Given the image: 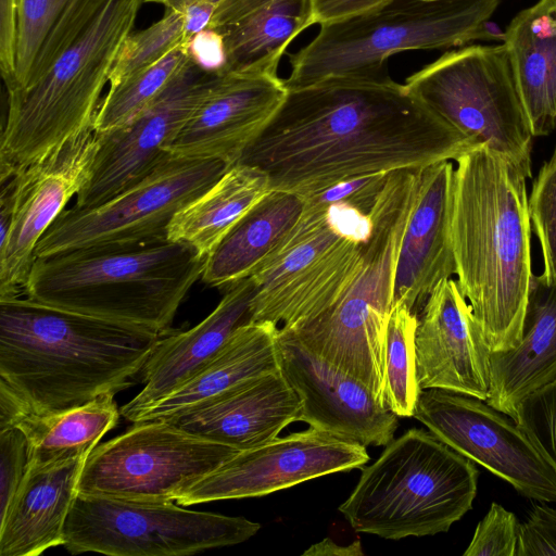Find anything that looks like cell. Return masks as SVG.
Wrapping results in <instances>:
<instances>
[{"label":"cell","instance_id":"obj_37","mask_svg":"<svg viewBox=\"0 0 556 556\" xmlns=\"http://www.w3.org/2000/svg\"><path fill=\"white\" fill-rule=\"evenodd\" d=\"M511 418L556 473V378L526 396Z\"/></svg>","mask_w":556,"mask_h":556},{"label":"cell","instance_id":"obj_42","mask_svg":"<svg viewBox=\"0 0 556 556\" xmlns=\"http://www.w3.org/2000/svg\"><path fill=\"white\" fill-rule=\"evenodd\" d=\"M20 0H0V70L5 88L15 74Z\"/></svg>","mask_w":556,"mask_h":556},{"label":"cell","instance_id":"obj_19","mask_svg":"<svg viewBox=\"0 0 556 556\" xmlns=\"http://www.w3.org/2000/svg\"><path fill=\"white\" fill-rule=\"evenodd\" d=\"M415 349L421 390L441 389L488 400L492 351L452 277L435 286L422 307Z\"/></svg>","mask_w":556,"mask_h":556},{"label":"cell","instance_id":"obj_1","mask_svg":"<svg viewBox=\"0 0 556 556\" xmlns=\"http://www.w3.org/2000/svg\"><path fill=\"white\" fill-rule=\"evenodd\" d=\"M479 146L390 78L332 77L287 94L237 163L299 195L376 172L456 161Z\"/></svg>","mask_w":556,"mask_h":556},{"label":"cell","instance_id":"obj_10","mask_svg":"<svg viewBox=\"0 0 556 556\" xmlns=\"http://www.w3.org/2000/svg\"><path fill=\"white\" fill-rule=\"evenodd\" d=\"M404 86L447 124L532 177L533 135L504 42L447 52L408 76Z\"/></svg>","mask_w":556,"mask_h":556},{"label":"cell","instance_id":"obj_29","mask_svg":"<svg viewBox=\"0 0 556 556\" xmlns=\"http://www.w3.org/2000/svg\"><path fill=\"white\" fill-rule=\"evenodd\" d=\"M519 92L533 137L556 129V0L520 11L505 30Z\"/></svg>","mask_w":556,"mask_h":556},{"label":"cell","instance_id":"obj_45","mask_svg":"<svg viewBox=\"0 0 556 556\" xmlns=\"http://www.w3.org/2000/svg\"><path fill=\"white\" fill-rule=\"evenodd\" d=\"M220 0H191L182 9L186 39L189 41L206 29Z\"/></svg>","mask_w":556,"mask_h":556},{"label":"cell","instance_id":"obj_23","mask_svg":"<svg viewBox=\"0 0 556 556\" xmlns=\"http://www.w3.org/2000/svg\"><path fill=\"white\" fill-rule=\"evenodd\" d=\"M215 309L193 328L163 336L143 369V389L122 406L121 415L135 422L146 409L203 369L235 331L251 323L253 285L249 278L225 288Z\"/></svg>","mask_w":556,"mask_h":556},{"label":"cell","instance_id":"obj_20","mask_svg":"<svg viewBox=\"0 0 556 556\" xmlns=\"http://www.w3.org/2000/svg\"><path fill=\"white\" fill-rule=\"evenodd\" d=\"M286 94L283 79L274 74H218L165 151L233 165L268 124Z\"/></svg>","mask_w":556,"mask_h":556},{"label":"cell","instance_id":"obj_13","mask_svg":"<svg viewBox=\"0 0 556 556\" xmlns=\"http://www.w3.org/2000/svg\"><path fill=\"white\" fill-rule=\"evenodd\" d=\"M239 451L190 434L165 420L132 422L96 445L83 467L78 493L166 503Z\"/></svg>","mask_w":556,"mask_h":556},{"label":"cell","instance_id":"obj_7","mask_svg":"<svg viewBox=\"0 0 556 556\" xmlns=\"http://www.w3.org/2000/svg\"><path fill=\"white\" fill-rule=\"evenodd\" d=\"M143 0H111L92 26L30 88L8 94L0 141L4 181L93 126L118 49Z\"/></svg>","mask_w":556,"mask_h":556},{"label":"cell","instance_id":"obj_46","mask_svg":"<svg viewBox=\"0 0 556 556\" xmlns=\"http://www.w3.org/2000/svg\"><path fill=\"white\" fill-rule=\"evenodd\" d=\"M359 554L353 551V546L342 547L332 542L329 539H325L324 541L311 546L307 551L303 553L306 555H355Z\"/></svg>","mask_w":556,"mask_h":556},{"label":"cell","instance_id":"obj_40","mask_svg":"<svg viewBox=\"0 0 556 556\" xmlns=\"http://www.w3.org/2000/svg\"><path fill=\"white\" fill-rule=\"evenodd\" d=\"M30 466L29 444L16 427L0 429V517L10 507Z\"/></svg>","mask_w":556,"mask_h":556},{"label":"cell","instance_id":"obj_36","mask_svg":"<svg viewBox=\"0 0 556 556\" xmlns=\"http://www.w3.org/2000/svg\"><path fill=\"white\" fill-rule=\"evenodd\" d=\"M532 231L539 240L546 282L556 281V147L533 179L528 197Z\"/></svg>","mask_w":556,"mask_h":556},{"label":"cell","instance_id":"obj_32","mask_svg":"<svg viewBox=\"0 0 556 556\" xmlns=\"http://www.w3.org/2000/svg\"><path fill=\"white\" fill-rule=\"evenodd\" d=\"M271 191L265 173L236 163L172 218L167 239L208 257L237 223Z\"/></svg>","mask_w":556,"mask_h":556},{"label":"cell","instance_id":"obj_15","mask_svg":"<svg viewBox=\"0 0 556 556\" xmlns=\"http://www.w3.org/2000/svg\"><path fill=\"white\" fill-rule=\"evenodd\" d=\"M98 138L93 126L43 159L1 181L9 228L0 231V300L24 295L45 232L88 182Z\"/></svg>","mask_w":556,"mask_h":556},{"label":"cell","instance_id":"obj_41","mask_svg":"<svg viewBox=\"0 0 556 556\" xmlns=\"http://www.w3.org/2000/svg\"><path fill=\"white\" fill-rule=\"evenodd\" d=\"M516 556H556V509L534 505L520 523Z\"/></svg>","mask_w":556,"mask_h":556},{"label":"cell","instance_id":"obj_16","mask_svg":"<svg viewBox=\"0 0 556 556\" xmlns=\"http://www.w3.org/2000/svg\"><path fill=\"white\" fill-rule=\"evenodd\" d=\"M218 73L191 58L168 87L127 124L97 132L88 182L73 205H98L147 176L205 97Z\"/></svg>","mask_w":556,"mask_h":556},{"label":"cell","instance_id":"obj_9","mask_svg":"<svg viewBox=\"0 0 556 556\" xmlns=\"http://www.w3.org/2000/svg\"><path fill=\"white\" fill-rule=\"evenodd\" d=\"M372 230L370 215L336 204L301 215L277 252L251 276V321L289 329L330 307L348 289Z\"/></svg>","mask_w":556,"mask_h":556},{"label":"cell","instance_id":"obj_47","mask_svg":"<svg viewBox=\"0 0 556 556\" xmlns=\"http://www.w3.org/2000/svg\"><path fill=\"white\" fill-rule=\"evenodd\" d=\"M191 0H143V2H151L164 5L167 10H181Z\"/></svg>","mask_w":556,"mask_h":556},{"label":"cell","instance_id":"obj_3","mask_svg":"<svg viewBox=\"0 0 556 556\" xmlns=\"http://www.w3.org/2000/svg\"><path fill=\"white\" fill-rule=\"evenodd\" d=\"M163 336L48 305L0 300V379L33 409H73L132 384Z\"/></svg>","mask_w":556,"mask_h":556},{"label":"cell","instance_id":"obj_22","mask_svg":"<svg viewBox=\"0 0 556 556\" xmlns=\"http://www.w3.org/2000/svg\"><path fill=\"white\" fill-rule=\"evenodd\" d=\"M301 405L279 370L248 379L163 420L190 434L243 451L277 438L298 421Z\"/></svg>","mask_w":556,"mask_h":556},{"label":"cell","instance_id":"obj_25","mask_svg":"<svg viewBox=\"0 0 556 556\" xmlns=\"http://www.w3.org/2000/svg\"><path fill=\"white\" fill-rule=\"evenodd\" d=\"M313 24L311 0H220L206 28L222 38L223 73L277 75L289 45Z\"/></svg>","mask_w":556,"mask_h":556},{"label":"cell","instance_id":"obj_31","mask_svg":"<svg viewBox=\"0 0 556 556\" xmlns=\"http://www.w3.org/2000/svg\"><path fill=\"white\" fill-rule=\"evenodd\" d=\"M302 208L301 195L271 190L210 254L201 279L225 289L249 278L277 252L296 225Z\"/></svg>","mask_w":556,"mask_h":556},{"label":"cell","instance_id":"obj_24","mask_svg":"<svg viewBox=\"0 0 556 556\" xmlns=\"http://www.w3.org/2000/svg\"><path fill=\"white\" fill-rule=\"evenodd\" d=\"M89 453L30 463L10 507L0 517L1 556H37L64 545L66 519Z\"/></svg>","mask_w":556,"mask_h":556},{"label":"cell","instance_id":"obj_38","mask_svg":"<svg viewBox=\"0 0 556 556\" xmlns=\"http://www.w3.org/2000/svg\"><path fill=\"white\" fill-rule=\"evenodd\" d=\"M389 173L376 172L358 175L340 180L320 190L302 194L303 208L301 215H320L328 207L336 204H348L369 214Z\"/></svg>","mask_w":556,"mask_h":556},{"label":"cell","instance_id":"obj_2","mask_svg":"<svg viewBox=\"0 0 556 556\" xmlns=\"http://www.w3.org/2000/svg\"><path fill=\"white\" fill-rule=\"evenodd\" d=\"M451 220L459 289L492 352L518 344L532 273L527 173L479 144L456 161Z\"/></svg>","mask_w":556,"mask_h":556},{"label":"cell","instance_id":"obj_5","mask_svg":"<svg viewBox=\"0 0 556 556\" xmlns=\"http://www.w3.org/2000/svg\"><path fill=\"white\" fill-rule=\"evenodd\" d=\"M419 169L390 172L369 215L371 235L343 294L315 318L279 333L366 384L384 404V348L400 245ZM387 407V406H386Z\"/></svg>","mask_w":556,"mask_h":556},{"label":"cell","instance_id":"obj_27","mask_svg":"<svg viewBox=\"0 0 556 556\" xmlns=\"http://www.w3.org/2000/svg\"><path fill=\"white\" fill-rule=\"evenodd\" d=\"M278 336V326L268 321L239 327L203 369L141 413L135 422L167 419L248 379L279 371Z\"/></svg>","mask_w":556,"mask_h":556},{"label":"cell","instance_id":"obj_18","mask_svg":"<svg viewBox=\"0 0 556 556\" xmlns=\"http://www.w3.org/2000/svg\"><path fill=\"white\" fill-rule=\"evenodd\" d=\"M280 370L301 400L298 421L364 446L393 440L397 416L358 379L279 333Z\"/></svg>","mask_w":556,"mask_h":556},{"label":"cell","instance_id":"obj_34","mask_svg":"<svg viewBox=\"0 0 556 556\" xmlns=\"http://www.w3.org/2000/svg\"><path fill=\"white\" fill-rule=\"evenodd\" d=\"M418 315L393 303L384 348V404L397 417H413L421 391L416 377L415 337Z\"/></svg>","mask_w":556,"mask_h":556},{"label":"cell","instance_id":"obj_26","mask_svg":"<svg viewBox=\"0 0 556 556\" xmlns=\"http://www.w3.org/2000/svg\"><path fill=\"white\" fill-rule=\"evenodd\" d=\"M556 378V281L533 276L518 344L490 356L489 405L513 416L529 394Z\"/></svg>","mask_w":556,"mask_h":556},{"label":"cell","instance_id":"obj_4","mask_svg":"<svg viewBox=\"0 0 556 556\" xmlns=\"http://www.w3.org/2000/svg\"><path fill=\"white\" fill-rule=\"evenodd\" d=\"M206 261L168 239L75 249L36 257L24 295L165 336Z\"/></svg>","mask_w":556,"mask_h":556},{"label":"cell","instance_id":"obj_33","mask_svg":"<svg viewBox=\"0 0 556 556\" xmlns=\"http://www.w3.org/2000/svg\"><path fill=\"white\" fill-rule=\"evenodd\" d=\"M190 60L188 45L180 46L154 64L110 87L94 119L96 132L121 127L146 110Z\"/></svg>","mask_w":556,"mask_h":556},{"label":"cell","instance_id":"obj_43","mask_svg":"<svg viewBox=\"0 0 556 556\" xmlns=\"http://www.w3.org/2000/svg\"><path fill=\"white\" fill-rule=\"evenodd\" d=\"M190 58L206 70L222 74L225 66V51L222 38L212 29L197 34L188 43Z\"/></svg>","mask_w":556,"mask_h":556},{"label":"cell","instance_id":"obj_12","mask_svg":"<svg viewBox=\"0 0 556 556\" xmlns=\"http://www.w3.org/2000/svg\"><path fill=\"white\" fill-rule=\"evenodd\" d=\"M230 166L217 159L167 153L147 176L104 202L64 210L41 237L35 257L88 247L165 240L174 215Z\"/></svg>","mask_w":556,"mask_h":556},{"label":"cell","instance_id":"obj_17","mask_svg":"<svg viewBox=\"0 0 556 556\" xmlns=\"http://www.w3.org/2000/svg\"><path fill=\"white\" fill-rule=\"evenodd\" d=\"M368 460L366 446L309 427L239 451L184 490L176 502L192 505L264 496L307 480L359 468Z\"/></svg>","mask_w":556,"mask_h":556},{"label":"cell","instance_id":"obj_14","mask_svg":"<svg viewBox=\"0 0 556 556\" xmlns=\"http://www.w3.org/2000/svg\"><path fill=\"white\" fill-rule=\"evenodd\" d=\"M413 418L442 442L508 482L521 495L556 502V473L516 421L485 401L422 389Z\"/></svg>","mask_w":556,"mask_h":556},{"label":"cell","instance_id":"obj_21","mask_svg":"<svg viewBox=\"0 0 556 556\" xmlns=\"http://www.w3.org/2000/svg\"><path fill=\"white\" fill-rule=\"evenodd\" d=\"M454 169L450 160L419 169L400 245L393 303H404L418 316L435 286L456 275L451 236Z\"/></svg>","mask_w":556,"mask_h":556},{"label":"cell","instance_id":"obj_6","mask_svg":"<svg viewBox=\"0 0 556 556\" xmlns=\"http://www.w3.org/2000/svg\"><path fill=\"white\" fill-rule=\"evenodd\" d=\"M478 477L472 460L412 428L363 468L339 510L356 532L388 540L434 535L471 509Z\"/></svg>","mask_w":556,"mask_h":556},{"label":"cell","instance_id":"obj_8","mask_svg":"<svg viewBox=\"0 0 556 556\" xmlns=\"http://www.w3.org/2000/svg\"><path fill=\"white\" fill-rule=\"evenodd\" d=\"M500 0H384L364 12L320 25L290 55L287 90L332 77H388L386 61L409 50L446 49L482 40V24Z\"/></svg>","mask_w":556,"mask_h":556},{"label":"cell","instance_id":"obj_44","mask_svg":"<svg viewBox=\"0 0 556 556\" xmlns=\"http://www.w3.org/2000/svg\"><path fill=\"white\" fill-rule=\"evenodd\" d=\"M384 0H311L315 24L338 21L368 9Z\"/></svg>","mask_w":556,"mask_h":556},{"label":"cell","instance_id":"obj_11","mask_svg":"<svg viewBox=\"0 0 556 556\" xmlns=\"http://www.w3.org/2000/svg\"><path fill=\"white\" fill-rule=\"evenodd\" d=\"M261 525L244 517L185 509L173 502H137L77 494L64 528L72 554L182 556L242 543Z\"/></svg>","mask_w":556,"mask_h":556},{"label":"cell","instance_id":"obj_30","mask_svg":"<svg viewBox=\"0 0 556 556\" xmlns=\"http://www.w3.org/2000/svg\"><path fill=\"white\" fill-rule=\"evenodd\" d=\"M111 0H20L15 74L8 94L39 80Z\"/></svg>","mask_w":556,"mask_h":556},{"label":"cell","instance_id":"obj_35","mask_svg":"<svg viewBox=\"0 0 556 556\" xmlns=\"http://www.w3.org/2000/svg\"><path fill=\"white\" fill-rule=\"evenodd\" d=\"M188 45L181 10L166 14L148 28L130 33L122 42L109 75L114 87L127 77L154 64L174 49Z\"/></svg>","mask_w":556,"mask_h":556},{"label":"cell","instance_id":"obj_39","mask_svg":"<svg viewBox=\"0 0 556 556\" xmlns=\"http://www.w3.org/2000/svg\"><path fill=\"white\" fill-rule=\"evenodd\" d=\"M519 528L514 513L492 503L476 527L464 556H516Z\"/></svg>","mask_w":556,"mask_h":556},{"label":"cell","instance_id":"obj_28","mask_svg":"<svg viewBox=\"0 0 556 556\" xmlns=\"http://www.w3.org/2000/svg\"><path fill=\"white\" fill-rule=\"evenodd\" d=\"M119 417L114 394L73 409L39 413L0 379V429L16 427L25 434L30 463L89 453L117 425Z\"/></svg>","mask_w":556,"mask_h":556}]
</instances>
